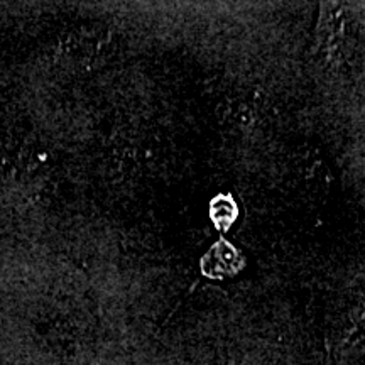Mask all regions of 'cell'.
I'll list each match as a JSON object with an SVG mask.
<instances>
[{
    "instance_id": "7a4b0ae2",
    "label": "cell",
    "mask_w": 365,
    "mask_h": 365,
    "mask_svg": "<svg viewBox=\"0 0 365 365\" xmlns=\"http://www.w3.org/2000/svg\"><path fill=\"white\" fill-rule=\"evenodd\" d=\"M237 218V207L230 196H218L212 202V220L218 230H228Z\"/></svg>"
},
{
    "instance_id": "6da1fadb",
    "label": "cell",
    "mask_w": 365,
    "mask_h": 365,
    "mask_svg": "<svg viewBox=\"0 0 365 365\" xmlns=\"http://www.w3.org/2000/svg\"><path fill=\"white\" fill-rule=\"evenodd\" d=\"M244 266V259L228 242H217L202 261L203 272L210 277L232 276Z\"/></svg>"
}]
</instances>
